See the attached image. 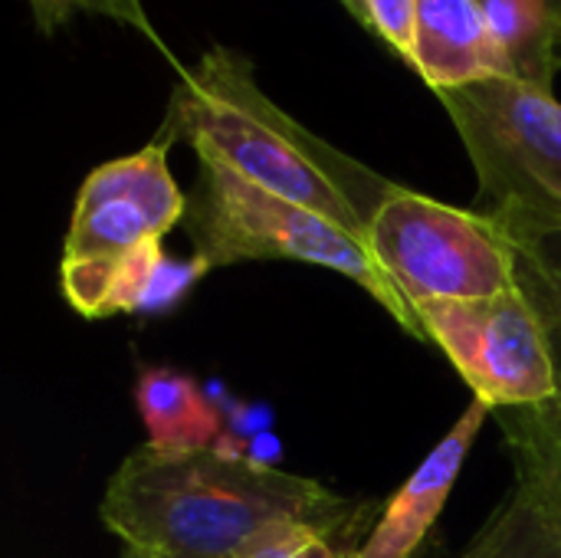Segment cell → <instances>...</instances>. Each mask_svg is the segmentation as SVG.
Listing matches in <instances>:
<instances>
[{"instance_id":"8fae6325","label":"cell","mask_w":561,"mask_h":558,"mask_svg":"<svg viewBox=\"0 0 561 558\" xmlns=\"http://www.w3.org/2000/svg\"><path fill=\"white\" fill-rule=\"evenodd\" d=\"M135 405L158 454L210 451L224 441V414L210 395L174 368H148L135 385Z\"/></svg>"},{"instance_id":"44dd1931","label":"cell","mask_w":561,"mask_h":558,"mask_svg":"<svg viewBox=\"0 0 561 558\" xmlns=\"http://www.w3.org/2000/svg\"><path fill=\"white\" fill-rule=\"evenodd\" d=\"M339 3H342V7H345V10H348V13H352V16H355L358 23H362V26H365V30H368V13H365V0H339Z\"/></svg>"},{"instance_id":"277c9868","label":"cell","mask_w":561,"mask_h":558,"mask_svg":"<svg viewBox=\"0 0 561 558\" xmlns=\"http://www.w3.org/2000/svg\"><path fill=\"white\" fill-rule=\"evenodd\" d=\"M480 178V207L503 227H561V102L496 76L437 92Z\"/></svg>"},{"instance_id":"4fadbf2b","label":"cell","mask_w":561,"mask_h":558,"mask_svg":"<svg viewBox=\"0 0 561 558\" xmlns=\"http://www.w3.org/2000/svg\"><path fill=\"white\" fill-rule=\"evenodd\" d=\"M480 7L506 56L510 76L552 89L559 76L561 0H480Z\"/></svg>"},{"instance_id":"ba28073f","label":"cell","mask_w":561,"mask_h":558,"mask_svg":"<svg viewBox=\"0 0 561 558\" xmlns=\"http://www.w3.org/2000/svg\"><path fill=\"white\" fill-rule=\"evenodd\" d=\"M207 273L210 266L201 257L174 260L161 240H151L115 257L62 260L59 283L66 303L82 319H108L168 312Z\"/></svg>"},{"instance_id":"5bb4252c","label":"cell","mask_w":561,"mask_h":558,"mask_svg":"<svg viewBox=\"0 0 561 558\" xmlns=\"http://www.w3.org/2000/svg\"><path fill=\"white\" fill-rule=\"evenodd\" d=\"M516 243V286L536 309L561 385V227H506Z\"/></svg>"},{"instance_id":"e0dca14e","label":"cell","mask_w":561,"mask_h":558,"mask_svg":"<svg viewBox=\"0 0 561 558\" xmlns=\"http://www.w3.org/2000/svg\"><path fill=\"white\" fill-rule=\"evenodd\" d=\"M368 30L411 69L417 62V0H365Z\"/></svg>"},{"instance_id":"d6986e66","label":"cell","mask_w":561,"mask_h":558,"mask_svg":"<svg viewBox=\"0 0 561 558\" xmlns=\"http://www.w3.org/2000/svg\"><path fill=\"white\" fill-rule=\"evenodd\" d=\"M230 431L233 434H240V437H247V441H253V437H260V434H266L270 431V424H273V411L270 408H263V405H237L233 411H230Z\"/></svg>"},{"instance_id":"30bf717a","label":"cell","mask_w":561,"mask_h":558,"mask_svg":"<svg viewBox=\"0 0 561 558\" xmlns=\"http://www.w3.org/2000/svg\"><path fill=\"white\" fill-rule=\"evenodd\" d=\"M414 72L434 89L510 76L480 0H417Z\"/></svg>"},{"instance_id":"9a60e30c","label":"cell","mask_w":561,"mask_h":558,"mask_svg":"<svg viewBox=\"0 0 561 558\" xmlns=\"http://www.w3.org/2000/svg\"><path fill=\"white\" fill-rule=\"evenodd\" d=\"M516 467L539 477L561 516V401L496 411Z\"/></svg>"},{"instance_id":"ac0fdd59","label":"cell","mask_w":561,"mask_h":558,"mask_svg":"<svg viewBox=\"0 0 561 558\" xmlns=\"http://www.w3.org/2000/svg\"><path fill=\"white\" fill-rule=\"evenodd\" d=\"M240 558H345L335 553L332 539L316 526H276L253 539Z\"/></svg>"},{"instance_id":"7402d4cb","label":"cell","mask_w":561,"mask_h":558,"mask_svg":"<svg viewBox=\"0 0 561 558\" xmlns=\"http://www.w3.org/2000/svg\"><path fill=\"white\" fill-rule=\"evenodd\" d=\"M118 558H151V556H145V553H138V549H128V546H125V553H122Z\"/></svg>"},{"instance_id":"2e32d148","label":"cell","mask_w":561,"mask_h":558,"mask_svg":"<svg viewBox=\"0 0 561 558\" xmlns=\"http://www.w3.org/2000/svg\"><path fill=\"white\" fill-rule=\"evenodd\" d=\"M30 10H33V23L39 33L53 36L69 16L76 13H99V16H108V20H118L125 26H135L141 30L145 36L158 39L141 0H26Z\"/></svg>"},{"instance_id":"8992f818","label":"cell","mask_w":561,"mask_h":558,"mask_svg":"<svg viewBox=\"0 0 561 558\" xmlns=\"http://www.w3.org/2000/svg\"><path fill=\"white\" fill-rule=\"evenodd\" d=\"M424 342L437 345L490 411L536 408L561 395L546 329L519 289L486 299L414 306Z\"/></svg>"},{"instance_id":"5b68a950","label":"cell","mask_w":561,"mask_h":558,"mask_svg":"<svg viewBox=\"0 0 561 558\" xmlns=\"http://www.w3.org/2000/svg\"><path fill=\"white\" fill-rule=\"evenodd\" d=\"M365 247L411 309L437 299H486L519 289L516 243L496 217L401 184L378 207Z\"/></svg>"},{"instance_id":"7a4b0ae2","label":"cell","mask_w":561,"mask_h":558,"mask_svg":"<svg viewBox=\"0 0 561 558\" xmlns=\"http://www.w3.org/2000/svg\"><path fill=\"white\" fill-rule=\"evenodd\" d=\"M154 138L187 141L197 158H214L256 187L329 217L362 243L394 191V181L283 112L260 89L250 59L230 46L207 49L181 72Z\"/></svg>"},{"instance_id":"52a82bcc","label":"cell","mask_w":561,"mask_h":558,"mask_svg":"<svg viewBox=\"0 0 561 558\" xmlns=\"http://www.w3.org/2000/svg\"><path fill=\"white\" fill-rule=\"evenodd\" d=\"M168 148L171 145L154 138L135 155L99 164L82 181L62 260L128 253L184 224L187 194L168 168Z\"/></svg>"},{"instance_id":"7c38bea8","label":"cell","mask_w":561,"mask_h":558,"mask_svg":"<svg viewBox=\"0 0 561 558\" xmlns=\"http://www.w3.org/2000/svg\"><path fill=\"white\" fill-rule=\"evenodd\" d=\"M516 490L460 558H561V516L536 474L516 467Z\"/></svg>"},{"instance_id":"3957f363","label":"cell","mask_w":561,"mask_h":558,"mask_svg":"<svg viewBox=\"0 0 561 558\" xmlns=\"http://www.w3.org/2000/svg\"><path fill=\"white\" fill-rule=\"evenodd\" d=\"M184 230L194 243V257L210 270L250 260H296L342 273L381 303L404 332L424 339L414 309L355 234L302 204L256 187L214 158H197Z\"/></svg>"},{"instance_id":"ffe728a7","label":"cell","mask_w":561,"mask_h":558,"mask_svg":"<svg viewBox=\"0 0 561 558\" xmlns=\"http://www.w3.org/2000/svg\"><path fill=\"white\" fill-rule=\"evenodd\" d=\"M247 447H250L247 457H250L253 464H263V467H273L276 457H279V441H276L273 434H260V437H253Z\"/></svg>"},{"instance_id":"603a6c76","label":"cell","mask_w":561,"mask_h":558,"mask_svg":"<svg viewBox=\"0 0 561 558\" xmlns=\"http://www.w3.org/2000/svg\"><path fill=\"white\" fill-rule=\"evenodd\" d=\"M556 62H559V69H561V36H559V46H556Z\"/></svg>"},{"instance_id":"6da1fadb","label":"cell","mask_w":561,"mask_h":558,"mask_svg":"<svg viewBox=\"0 0 561 558\" xmlns=\"http://www.w3.org/2000/svg\"><path fill=\"white\" fill-rule=\"evenodd\" d=\"M352 500L322 483L220 447L158 454L141 447L108 480L99 516L151 558H240L276 526H316L329 539L355 523Z\"/></svg>"},{"instance_id":"cb8c5ba5","label":"cell","mask_w":561,"mask_h":558,"mask_svg":"<svg viewBox=\"0 0 561 558\" xmlns=\"http://www.w3.org/2000/svg\"><path fill=\"white\" fill-rule=\"evenodd\" d=\"M559 401H561V395H559Z\"/></svg>"},{"instance_id":"9c48e42d","label":"cell","mask_w":561,"mask_h":558,"mask_svg":"<svg viewBox=\"0 0 561 558\" xmlns=\"http://www.w3.org/2000/svg\"><path fill=\"white\" fill-rule=\"evenodd\" d=\"M486 418L490 408L483 401H473L463 418L447 431V437L427 454V460L411 474V480L388 500L368 543L345 558H414L431 536L437 516L444 513Z\"/></svg>"}]
</instances>
